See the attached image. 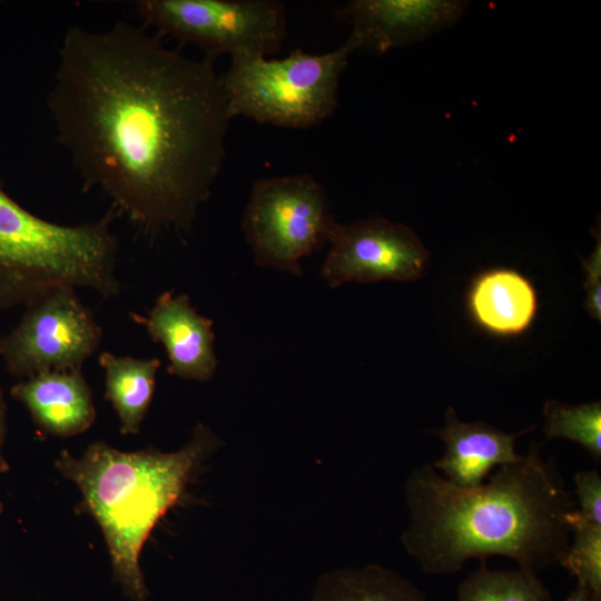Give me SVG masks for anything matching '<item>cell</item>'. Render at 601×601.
Wrapping results in <instances>:
<instances>
[{
  "label": "cell",
  "instance_id": "11",
  "mask_svg": "<svg viewBox=\"0 0 601 601\" xmlns=\"http://www.w3.org/2000/svg\"><path fill=\"white\" fill-rule=\"evenodd\" d=\"M130 318L164 346L168 374L196 382L214 377L218 365L214 323L197 313L187 294L164 292L146 315L131 313Z\"/></svg>",
  "mask_w": 601,
  "mask_h": 601
},
{
  "label": "cell",
  "instance_id": "21",
  "mask_svg": "<svg viewBox=\"0 0 601 601\" xmlns=\"http://www.w3.org/2000/svg\"><path fill=\"white\" fill-rule=\"evenodd\" d=\"M597 244L589 258L583 259L585 274V308L589 314L600 322L601 319V235L598 228Z\"/></svg>",
  "mask_w": 601,
  "mask_h": 601
},
{
  "label": "cell",
  "instance_id": "16",
  "mask_svg": "<svg viewBox=\"0 0 601 601\" xmlns=\"http://www.w3.org/2000/svg\"><path fill=\"white\" fill-rule=\"evenodd\" d=\"M311 601H428L423 591L398 572L376 563L347 566L322 574Z\"/></svg>",
  "mask_w": 601,
  "mask_h": 601
},
{
  "label": "cell",
  "instance_id": "12",
  "mask_svg": "<svg viewBox=\"0 0 601 601\" xmlns=\"http://www.w3.org/2000/svg\"><path fill=\"white\" fill-rule=\"evenodd\" d=\"M533 428L506 433L485 422H462L456 411L449 406L444 425L431 431L444 443L442 456L431 464L457 486L480 485L494 470L521 457L515 449L516 440Z\"/></svg>",
  "mask_w": 601,
  "mask_h": 601
},
{
  "label": "cell",
  "instance_id": "22",
  "mask_svg": "<svg viewBox=\"0 0 601 601\" xmlns=\"http://www.w3.org/2000/svg\"><path fill=\"white\" fill-rule=\"evenodd\" d=\"M564 601H601V597L594 594L583 584L577 582V585L568 594Z\"/></svg>",
  "mask_w": 601,
  "mask_h": 601
},
{
  "label": "cell",
  "instance_id": "24",
  "mask_svg": "<svg viewBox=\"0 0 601 601\" xmlns=\"http://www.w3.org/2000/svg\"><path fill=\"white\" fill-rule=\"evenodd\" d=\"M1 509H2V505H1V503H0V511H1Z\"/></svg>",
  "mask_w": 601,
  "mask_h": 601
},
{
  "label": "cell",
  "instance_id": "23",
  "mask_svg": "<svg viewBox=\"0 0 601 601\" xmlns=\"http://www.w3.org/2000/svg\"><path fill=\"white\" fill-rule=\"evenodd\" d=\"M6 432V405L0 396V465H1V446Z\"/></svg>",
  "mask_w": 601,
  "mask_h": 601
},
{
  "label": "cell",
  "instance_id": "20",
  "mask_svg": "<svg viewBox=\"0 0 601 601\" xmlns=\"http://www.w3.org/2000/svg\"><path fill=\"white\" fill-rule=\"evenodd\" d=\"M578 514L601 526V476L597 470L578 471L573 476Z\"/></svg>",
  "mask_w": 601,
  "mask_h": 601
},
{
  "label": "cell",
  "instance_id": "3",
  "mask_svg": "<svg viewBox=\"0 0 601 601\" xmlns=\"http://www.w3.org/2000/svg\"><path fill=\"white\" fill-rule=\"evenodd\" d=\"M220 445L211 428L200 423L175 452H122L95 442L79 457L62 451L56 461L59 472L79 487L100 525L114 577L131 600L148 597L139 558L151 530Z\"/></svg>",
  "mask_w": 601,
  "mask_h": 601
},
{
  "label": "cell",
  "instance_id": "8",
  "mask_svg": "<svg viewBox=\"0 0 601 601\" xmlns=\"http://www.w3.org/2000/svg\"><path fill=\"white\" fill-rule=\"evenodd\" d=\"M102 329L76 288H53L26 305L18 325L0 338L8 371L22 378L81 370L99 348Z\"/></svg>",
  "mask_w": 601,
  "mask_h": 601
},
{
  "label": "cell",
  "instance_id": "18",
  "mask_svg": "<svg viewBox=\"0 0 601 601\" xmlns=\"http://www.w3.org/2000/svg\"><path fill=\"white\" fill-rule=\"evenodd\" d=\"M546 440L565 439L580 444L597 462L601 461V402L564 404L548 400L543 404Z\"/></svg>",
  "mask_w": 601,
  "mask_h": 601
},
{
  "label": "cell",
  "instance_id": "5",
  "mask_svg": "<svg viewBox=\"0 0 601 601\" xmlns=\"http://www.w3.org/2000/svg\"><path fill=\"white\" fill-rule=\"evenodd\" d=\"M356 50L347 40L322 55L297 48L282 59L262 56L230 58L219 75L233 119L308 129L329 118L337 107L341 77Z\"/></svg>",
  "mask_w": 601,
  "mask_h": 601
},
{
  "label": "cell",
  "instance_id": "9",
  "mask_svg": "<svg viewBox=\"0 0 601 601\" xmlns=\"http://www.w3.org/2000/svg\"><path fill=\"white\" fill-rule=\"evenodd\" d=\"M328 244L319 275L332 288L351 282H413L430 257L411 227L383 217L335 221Z\"/></svg>",
  "mask_w": 601,
  "mask_h": 601
},
{
  "label": "cell",
  "instance_id": "19",
  "mask_svg": "<svg viewBox=\"0 0 601 601\" xmlns=\"http://www.w3.org/2000/svg\"><path fill=\"white\" fill-rule=\"evenodd\" d=\"M572 541L560 565L601 597V526L584 521L577 509L570 514Z\"/></svg>",
  "mask_w": 601,
  "mask_h": 601
},
{
  "label": "cell",
  "instance_id": "25",
  "mask_svg": "<svg viewBox=\"0 0 601 601\" xmlns=\"http://www.w3.org/2000/svg\"><path fill=\"white\" fill-rule=\"evenodd\" d=\"M1 396V395H0Z\"/></svg>",
  "mask_w": 601,
  "mask_h": 601
},
{
  "label": "cell",
  "instance_id": "1",
  "mask_svg": "<svg viewBox=\"0 0 601 601\" xmlns=\"http://www.w3.org/2000/svg\"><path fill=\"white\" fill-rule=\"evenodd\" d=\"M47 102L85 190L101 191L145 235L190 233L233 120L213 60L167 48L141 24H75Z\"/></svg>",
  "mask_w": 601,
  "mask_h": 601
},
{
  "label": "cell",
  "instance_id": "14",
  "mask_svg": "<svg viewBox=\"0 0 601 601\" xmlns=\"http://www.w3.org/2000/svg\"><path fill=\"white\" fill-rule=\"evenodd\" d=\"M473 319L485 331L499 336L525 332L538 308L533 285L520 273L496 268L480 274L467 297Z\"/></svg>",
  "mask_w": 601,
  "mask_h": 601
},
{
  "label": "cell",
  "instance_id": "17",
  "mask_svg": "<svg viewBox=\"0 0 601 601\" xmlns=\"http://www.w3.org/2000/svg\"><path fill=\"white\" fill-rule=\"evenodd\" d=\"M459 601H551L539 574L516 568L493 570L484 561L457 588Z\"/></svg>",
  "mask_w": 601,
  "mask_h": 601
},
{
  "label": "cell",
  "instance_id": "7",
  "mask_svg": "<svg viewBox=\"0 0 601 601\" xmlns=\"http://www.w3.org/2000/svg\"><path fill=\"white\" fill-rule=\"evenodd\" d=\"M135 8L141 26L195 46L213 61L220 55L272 56L287 32L285 6L276 0H139Z\"/></svg>",
  "mask_w": 601,
  "mask_h": 601
},
{
  "label": "cell",
  "instance_id": "13",
  "mask_svg": "<svg viewBox=\"0 0 601 601\" xmlns=\"http://www.w3.org/2000/svg\"><path fill=\"white\" fill-rule=\"evenodd\" d=\"M11 394L49 435H78L96 418L90 388L81 370L51 371L23 378L11 388Z\"/></svg>",
  "mask_w": 601,
  "mask_h": 601
},
{
  "label": "cell",
  "instance_id": "10",
  "mask_svg": "<svg viewBox=\"0 0 601 601\" xmlns=\"http://www.w3.org/2000/svg\"><path fill=\"white\" fill-rule=\"evenodd\" d=\"M465 7L453 0H354L339 14L352 23L348 38L356 50L385 53L450 27Z\"/></svg>",
  "mask_w": 601,
  "mask_h": 601
},
{
  "label": "cell",
  "instance_id": "2",
  "mask_svg": "<svg viewBox=\"0 0 601 601\" xmlns=\"http://www.w3.org/2000/svg\"><path fill=\"white\" fill-rule=\"evenodd\" d=\"M540 451L532 445L472 487L449 482L431 463L412 470L404 485L408 521L401 541L424 573L452 574L469 560L494 555L538 574L560 564L577 503L556 461Z\"/></svg>",
  "mask_w": 601,
  "mask_h": 601
},
{
  "label": "cell",
  "instance_id": "15",
  "mask_svg": "<svg viewBox=\"0 0 601 601\" xmlns=\"http://www.w3.org/2000/svg\"><path fill=\"white\" fill-rule=\"evenodd\" d=\"M98 363L105 373L106 397L117 413L120 432L139 433L152 400L161 361L102 352Z\"/></svg>",
  "mask_w": 601,
  "mask_h": 601
},
{
  "label": "cell",
  "instance_id": "6",
  "mask_svg": "<svg viewBox=\"0 0 601 601\" xmlns=\"http://www.w3.org/2000/svg\"><path fill=\"white\" fill-rule=\"evenodd\" d=\"M335 221L321 183L294 174L253 184L242 227L257 266L303 276L302 259L323 249Z\"/></svg>",
  "mask_w": 601,
  "mask_h": 601
},
{
  "label": "cell",
  "instance_id": "4",
  "mask_svg": "<svg viewBox=\"0 0 601 601\" xmlns=\"http://www.w3.org/2000/svg\"><path fill=\"white\" fill-rule=\"evenodd\" d=\"M116 217L110 208L96 221L53 223L19 205L0 179V311L26 306L61 286L118 296Z\"/></svg>",
  "mask_w": 601,
  "mask_h": 601
}]
</instances>
